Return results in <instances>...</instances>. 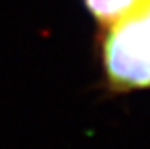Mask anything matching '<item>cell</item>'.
Segmentation results:
<instances>
[{
  "instance_id": "obj_1",
  "label": "cell",
  "mask_w": 150,
  "mask_h": 149,
  "mask_svg": "<svg viewBox=\"0 0 150 149\" xmlns=\"http://www.w3.org/2000/svg\"><path fill=\"white\" fill-rule=\"evenodd\" d=\"M99 58L109 91L129 93L150 88V0L105 26Z\"/></svg>"
},
{
  "instance_id": "obj_2",
  "label": "cell",
  "mask_w": 150,
  "mask_h": 149,
  "mask_svg": "<svg viewBox=\"0 0 150 149\" xmlns=\"http://www.w3.org/2000/svg\"><path fill=\"white\" fill-rule=\"evenodd\" d=\"M147 2L149 0H83V5L94 21L105 27L133 13Z\"/></svg>"
}]
</instances>
